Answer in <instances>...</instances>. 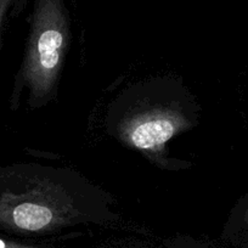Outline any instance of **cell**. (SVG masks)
Segmentation results:
<instances>
[{"label": "cell", "mask_w": 248, "mask_h": 248, "mask_svg": "<svg viewBox=\"0 0 248 248\" xmlns=\"http://www.w3.org/2000/svg\"><path fill=\"white\" fill-rule=\"evenodd\" d=\"M0 248H30V247H25V246L21 245H16L14 242H9V241L3 240V238H0Z\"/></svg>", "instance_id": "cell-4"}, {"label": "cell", "mask_w": 248, "mask_h": 248, "mask_svg": "<svg viewBox=\"0 0 248 248\" xmlns=\"http://www.w3.org/2000/svg\"><path fill=\"white\" fill-rule=\"evenodd\" d=\"M15 1L16 0H0V33H1V30H3L4 21H5L6 16H8V13L13 8Z\"/></svg>", "instance_id": "cell-3"}, {"label": "cell", "mask_w": 248, "mask_h": 248, "mask_svg": "<svg viewBox=\"0 0 248 248\" xmlns=\"http://www.w3.org/2000/svg\"><path fill=\"white\" fill-rule=\"evenodd\" d=\"M179 122L162 113H149L147 118H139L128 129V137L134 146L150 150L164 144L175 134Z\"/></svg>", "instance_id": "cell-2"}, {"label": "cell", "mask_w": 248, "mask_h": 248, "mask_svg": "<svg viewBox=\"0 0 248 248\" xmlns=\"http://www.w3.org/2000/svg\"><path fill=\"white\" fill-rule=\"evenodd\" d=\"M68 20L63 0H35L33 25L22 77L35 99L45 96L56 83L66 52Z\"/></svg>", "instance_id": "cell-1"}]
</instances>
